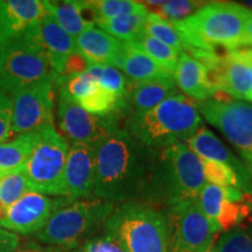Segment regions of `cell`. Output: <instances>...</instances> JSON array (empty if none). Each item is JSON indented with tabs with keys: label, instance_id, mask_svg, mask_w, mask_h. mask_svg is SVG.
<instances>
[{
	"label": "cell",
	"instance_id": "cell-1",
	"mask_svg": "<svg viewBox=\"0 0 252 252\" xmlns=\"http://www.w3.org/2000/svg\"><path fill=\"white\" fill-rule=\"evenodd\" d=\"M156 150L117 128L96 146L93 195L108 202H131L140 197L149 179Z\"/></svg>",
	"mask_w": 252,
	"mask_h": 252
},
{
	"label": "cell",
	"instance_id": "cell-2",
	"mask_svg": "<svg viewBox=\"0 0 252 252\" xmlns=\"http://www.w3.org/2000/svg\"><path fill=\"white\" fill-rule=\"evenodd\" d=\"M206 185L201 159L185 141L156 150L140 198L149 206L172 207L197 198Z\"/></svg>",
	"mask_w": 252,
	"mask_h": 252
},
{
	"label": "cell",
	"instance_id": "cell-3",
	"mask_svg": "<svg viewBox=\"0 0 252 252\" xmlns=\"http://www.w3.org/2000/svg\"><path fill=\"white\" fill-rule=\"evenodd\" d=\"M252 11L230 1L206 2L181 21L171 23L187 49L212 52L223 47L235 49L245 43V26Z\"/></svg>",
	"mask_w": 252,
	"mask_h": 252
},
{
	"label": "cell",
	"instance_id": "cell-4",
	"mask_svg": "<svg viewBox=\"0 0 252 252\" xmlns=\"http://www.w3.org/2000/svg\"><path fill=\"white\" fill-rule=\"evenodd\" d=\"M202 126L198 104L178 94L156 108L132 113L125 130L151 150H162L186 141Z\"/></svg>",
	"mask_w": 252,
	"mask_h": 252
},
{
	"label": "cell",
	"instance_id": "cell-5",
	"mask_svg": "<svg viewBox=\"0 0 252 252\" xmlns=\"http://www.w3.org/2000/svg\"><path fill=\"white\" fill-rule=\"evenodd\" d=\"M126 252H168L165 213L140 202H124L113 209L104 224Z\"/></svg>",
	"mask_w": 252,
	"mask_h": 252
},
{
	"label": "cell",
	"instance_id": "cell-6",
	"mask_svg": "<svg viewBox=\"0 0 252 252\" xmlns=\"http://www.w3.org/2000/svg\"><path fill=\"white\" fill-rule=\"evenodd\" d=\"M113 209L115 203L99 198L72 201L50 217L35 238L55 247L77 248L104 226Z\"/></svg>",
	"mask_w": 252,
	"mask_h": 252
},
{
	"label": "cell",
	"instance_id": "cell-7",
	"mask_svg": "<svg viewBox=\"0 0 252 252\" xmlns=\"http://www.w3.org/2000/svg\"><path fill=\"white\" fill-rule=\"evenodd\" d=\"M69 146L67 139L54 126L39 131L34 149L24 166L32 191L65 197L64 169Z\"/></svg>",
	"mask_w": 252,
	"mask_h": 252
},
{
	"label": "cell",
	"instance_id": "cell-8",
	"mask_svg": "<svg viewBox=\"0 0 252 252\" xmlns=\"http://www.w3.org/2000/svg\"><path fill=\"white\" fill-rule=\"evenodd\" d=\"M58 80V75L42 49L31 39L0 47V91L11 96L20 88L42 81Z\"/></svg>",
	"mask_w": 252,
	"mask_h": 252
},
{
	"label": "cell",
	"instance_id": "cell-9",
	"mask_svg": "<svg viewBox=\"0 0 252 252\" xmlns=\"http://www.w3.org/2000/svg\"><path fill=\"white\" fill-rule=\"evenodd\" d=\"M165 216L168 252H202L220 232L202 213L197 198L169 207Z\"/></svg>",
	"mask_w": 252,
	"mask_h": 252
},
{
	"label": "cell",
	"instance_id": "cell-10",
	"mask_svg": "<svg viewBox=\"0 0 252 252\" xmlns=\"http://www.w3.org/2000/svg\"><path fill=\"white\" fill-rule=\"evenodd\" d=\"M198 112L228 138L250 167L252 163V105L234 98L209 99L198 104Z\"/></svg>",
	"mask_w": 252,
	"mask_h": 252
},
{
	"label": "cell",
	"instance_id": "cell-11",
	"mask_svg": "<svg viewBox=\"0 0 252 252\" xmlns=\"http://www.w3.org/2000/svg\"><path fill=\"white\" fill-rule=\"evenodd\" d=\"M59 125L72 143L97 146L99 141L119 128L121 112L94 116L82 109L62 86H59Z\"/></svg>",
	"mask_w": 252,
	"mask_h": 252
},
{
	"label": "cell",
	"instance_id": "cell-12",
	"mask_svg": "<svg viewBox=\"0 0 252 252\" xmlns=\"http://www.w3.org/2000/svg\"><path fill=\"white\" fill-rule=\"evenodd\" d=\"M48 80L20 88L11 94L13 134L36 132L54 126V83Z\"/></svg>",
	"mask_w": 252,
	"mask_h": 252
},
{
	"label": "cell",
	"instance_id": "cell-13",
	"mask_svg": "<svg viewBox=\"0 0 252 252\" xmlns=\"http://www.w3.org/2000/svg\"><path fill=\"white\" fill-rule=\"evenodd\" d=\"M70 202L72 201L67 197L53 198L36 191H28L5 210L0 220V228L15 235H36L45 228L50 217Z\"/></svg>",
	"mask_w": 252,
	"mask_h": 252
},
{
	"label": "cell",
	"instance_id": "cell-14",
	"mask_svg": "<svg viewBox=\"0 0 252 252\" xmlns=\"http://www.w3.org/2000/svg\"><path fill=\"white\" fill-rule=\"evenodd\" d=\"M46 15L41 0H0V47L27 39Z\"/></svg>",
	"mask_w": 252,
	"mask_h": 252
},
{
	"label": "cell",
	"instance_id": "cell-15",
	"mask_svg": "<svg viewBox=\"0 0 252 252\" xmlns=\"http://www.w3.org/2000/svg\"><path fill=\"white\" fill-rule=\"evenodd\" d=\"M96 146L72 143L64 169L65 197L70 201L90 200L94 196Z\"/></svg>",
	"mask_w": 252,
	"mask_h": 252
},
{
	"label": "cell",
	"instance_id": "cell-16",
	"mask_svg": "<svg viewBox=\"0 0 252 252\" xmlns=\"http://www.w3.org/2000/svg\"><path fill=\"white\" fill-rule=\"evenodd\" d=\"M27 39L33 40L45 52L58 77L63 75L69 56L78 52L75 37L63 31L49 14L36 25Z\"/></svg>",
	"mask_w": 252,
	"mask_h": 252
},
{
	"label": "cell",
	"instance_id": "cell-17",
	"mask_svg": "<svg viewBox=\"0 0 252 252\" xmlns=\"http://www.w3.org/2000/svg\"><path fill=\"white\" fill-rule=\"evenodd\" d=\"M185 143L200 159L220 162L231 167L238 178L239 189H243L248 194L252 193L250 173L212 131L203 125L200 126Z\"/></svg>",
	"mask_w": 252,
	"mask_h": 252
},
{
	"label": "cell",
	"instance_id": "cell-18",
	"mask_svg": "<svg viewBox=\"0 0 252 252\" xmlns=\"http://www.w3.org/2000/svg\"><path fill=\"white\" fill-rule=\"evenodd\" d=\"M178 94V87L173 76L143 82L128 81L125 97L126 111H131V115L149 111Z\"/></svg>",
	"mask_w": 252,
	"mask_h": 252
},
{
	"label": "cell",
	"instance_id": "cell-19",
	"mask_svg": "<svg viewBox=\"0 0 252 252\" xmlns=\"http://www.w3.org/2000/svg\"><path fill=\"white\" fill-rule=\"evenodd\" d=\"M43 5L49 14L59 26L65 31L69 35L76 37L96 25V13L91 7L90 1H77V0H67V1H46Z\"/></svg>",
	"mask_w": 252,
	"mask_h": 252
},
{
	"label": "cell",
	"instance_id": "cell-20",
	"mask_svg": "<svg viewBox=\"0 0 252 252\" xmlns=\"http://www.w3.org/2000/svg\"><path fill=\"white\" fill-rule=\"evenodd\" d=\"M173 76L176 87L193 100L203 103L212 99L215 94L208 81L207 68L187 53H180Z\"/></svg>",
	"mask_w": 252,
	"mask_h": 252
},
{
	"label": "cell",
	"instance_id": "cell-21",
	"mask_svg": "<svg viewBox=\"0 0 252 252\" xmlns=\"http://www.w3.org/2000/svg\"><path fill=\"white\" fill-rule=\"evenodd\" d=\"M75 41L78 53L90 64H108L113 67L123 48V41L96 27L83 32Z\"/></svg>",
	"mask_w": 252,
	"mask_h": 252
},
{
	"label": "cell",
	"instance_id": "cell-22",
	"mask_svg": "<svg viewBox=\"0 0 252 252\" xmlns=\"http://www.w3.org/2000/svg\"><path fill=\"white\" fill-rule=\"evenodd\" d=\"M113 67L124 71L132 82H143L153 78L173 76L171 71L154 62L150 56H147L131 42H125V41H123L122 53L113 63Z\"/></svg>",
	"mask_w": 252,
	"mask_h": 252
},
{
	"label": "cell",
	"instance_id": "cell-23",
	"mask_svg": "<svg viewBox=\"0 0 252 252\" xmlns=\"http://www.w3.org/2000/svg\"><path fill=\"white\" fill-rule=\"evenodd\" d=\"M37 133L39 131L18 134L13 139L0 144V178L9 173L24 171V166L35 145Z\"/></svg>",
	"mask_w": 252,
	"mask_h": 252
},
{
	"label": "cell",
	"instance_id": "cell-24",
	"mask_svg": "<svg viewBox=\"0 0 252 252\" xmlns=\"http://www.w3.org/2000/svg\"><path fill=\"white\" fill-rule=\"evenodd\" d=\"M244 195L245 194L241 189L236 187H220V186L206 184L198 194L197 202L207 219L217 229H220L217 224V217L220 215V204L225 200L242 201L244 198Z\"/></svg>",
	"mask_w": 252,
	"mask_h": 252
},
{
	"label": "cell",
	"instance_id": "cell-25",
	"mask_svg": "<svg viewBox=\"0 0 252 252\" xmlns=\"http://www.w3.org/2000/svg\"><path fill=\"white\" fill-rule=\"evenodd\" d=\"M147 14H128L110 19H98L96 25L99 30L116 39L130 42L144 31Z\"/></svg>",
	"mask_w": 252,
	"mask_h": 252
},
{
	"label": "cell",
	"instance_id": "cell-26",
	"mask_svg": "<svg viewBox=\"0 0 252 252\" xmlns=\"http://www.w3.org/2000/svg\"><path fill=\"white\" fill-rule=\"evenodd\" d=\"M130 42L137 48H139L147 56H150L158 64L171 71L172 74L174 72L180 54L176 53L174 49H172L171 47L166 46L165 43L154 39L147 33H145L144 31Z\"/></svg>",
	"mask_w": 252,
	"mask_h": 252
},
{
	"label": "cell",
	"instance_id": "cell-27",
	"mask_svg": "<svg viewBox=\"0 0 252 252\" xmlns=\"http://www.w3.org/2000/svg\"><path fill=\"white\" fill-rule=\"evenodd\" d=\"M82 109L94 116H108L113 112L126 111V102L110 91H106L99 86L89 94L77 102Z\"/></svg>",
	"mask_w": 252,
	"mask_h": 252
},
{
	"label": "cell",
	"instance_id": "cell-28",
	"mask_svg": "<svg viewBox=\"0 0 252 252\" xmlns=\"http://www.w3.org/2000/svg\"><path fill=\"white\" fill-rule=\"evenodd\" d=\"M87 72H89L102 89L125 100L128 81L117 68L108 64H90Z\"/></svg>",
	"mask_w": 252,
	"mask_h": 252
},
{
	"label": "cell",
	"instance_id": "cell-29",
	"mask_svg": "<svg viewBox=\"0 0 252 252\" xmlns=\"http://www.w3.org/2000/svg\"><path fill=\"white\" fill-rule=\"evenodd\" d=\"M90 5L96 13L97 20L121 17V15L150 13L145 2L133 1V0H93L90 1Z\"/></svg>",
	"mask_w": 252,
	"mask_h": 252
},
{
	"label": "cell",
	"instance_id": "cell-30",
	"mask_svg": "<svg viewBox=\"0 0 252 252\" xmlns=\"http://www.w3.org/2000/svg\"><path fill=\"white\" fill-rule=\"evenodd\" d=\"M32 191L30 182L24 171L9 173L0 178V210H5Z\"/></svg>",
	"mask_w": 252,
	"mask_h": 252
},
{
	"label": "cell",
	"instance_id": "cell-31",
	"mask_svg": "<svg viewBox=\"0 0 252 252\" xmlns=\"http://www.w3.org/2000/svg\"><path fill=\"white\" fill-rule=\"evenodd\" d=\"M144 32L166 46L171 47L176 53H184V43L169 21L150 12L147 14Z\"/></svg>",
	"mask_w": 252,
	"mask_h": 252
},
{
	"label": "cell",
	"instance_id": "cell-32",
	"mask_svg": "<svg viewBox=\"0 0 252 252\" xmlns=\"http://www.w3.org/2000/svg\"><path fill=\"white\" fill-rule=\"evenodd\" d=\"M202 2L189 1V0H174V1H162L161 5L151 6L154 8L152 13L159 15L169 23L181 21L190 17L202 7Z\"/></svg>",
	"mask_w": 252,
	"mask_h": 252
},
{
	"label": "cell",
	"instance_id": "cell-33",
	"mask_svg": "<svg viewBox=\"0 0 252 252\" xmlns=\"http://www.w3.org/2000/svg\"><path fill=\"white\" fill-rule=\"evenodd\" d=\"M201 163H202L204 180H207L209 184L220 186V187H236L239 189L238 178L231 167L204 159H201Z\"/></svg>",
	"mask_w": 252,
	"mask_h": 252
},
{
	"label": "cell",
	"instance_id": "cell-34",
	"mask_svg": "<svg viewBox=\"0 0 252 252\" xmlns=\"http://www.w3.org/2000/svg\"><path fill=\"white\" fill-rule=\"evenodd\" d=\"M217 252H252V237L249 230L236 228L216 239Z\"/></svg>",
	"mask_w": 252,
	"mask_h": 252
},
{
	"label": "cell",
	"instance_id": "cell-35",
	"mask_svg": "<svg viewBox=\"0 0 252 252\" xmlns=\"http://www.w3.org/2000/svg\"><path fill=\"white\" fill-rule=\"evenodd\" d=\"M13 110L11 96L0 91V144L13 135Z\"/></svg>",
	"mask_w": 252,
	"mask_h": 252
},
{
	"label": "cell",
	"instance_id": "cell-36",
	"mask_svg": "<svg viewBox=\"0 0 252 252\" xmlns=\"http://www.w3.org/2000/svg\"><path fill=\"white\" fill-rule=\"evenodd\" d=\"M78 252H126L116 238L108 234L88 239L80 247Z\"/></svg>",
	"mask_w": 252,
	"mask_h": 252
},
{
	"label": "cell",
	"instance_id": "cell-37",
	"mask_svg": "<svg viewBox=\"0 0 252 252\" xmlns=\"http://www.w3.org/2000/svg\"><path fill=\"white\" fill-rule=\"evenodd\" d=\"M90 63L87 61L86 59L82 56L80 53L76 52L74 54L69 56L64 65V71H63V75L60 77L64 76H71V75L76 74H82V72H86L89 68Z\"/></svg>",
	"mask_w": 252,
	"mask_h": 252
},
{
	"label": "cell",
	"instance_id": "cell-38",
	"mask_svg": "<svg viewBox=\"0 0 252 252\" xmlns=\"http://www.w3.org/2000/svg\"><path fill=\"white\" fill-rule=\"evenodd\" d=\"M20 245L18 235L0 228V252H14Z\"/></svg>",
	"mask_w": 252,
	"mask_h": 252
},
{
	"label": "cell",
	"instance_id": "cell-39",
	"mask_svg": "<svg viewBox=\"0 0 252 252\" xmlns=\"http://www.w3.org/2000/svg\"><path fill=\"white\" fill-rule=\"evenodd\" d=\"M231 53H234L235 55H237L238 58H241L248 64L249 70H250V76H251V102H252V46L242 45L237 47V48L232 49Z\"/></svg>",
	"mask_w": 252,
	"mask_h": 252
},
{
	"label": "cell",
	"instance_id": "cell-40",
	"mask_svg": "<svg viewBox=\"0 0 252 252\" xmlns=\"http://www.w3.org/2000/svg\"><path fill=\"white\" fill-rule=\"evenodd\" d=\"M245 43L252 46V13L249 17L245 26Z\"/></svg>",
	"mask_w": 252,
	"mask_h": 252
},
{
	"label": "cell",
	"instance_id": "cell-41",
	"mask_svg": "<svg viewBox=\"0 0 252 252\" xmlns=\"http://www.w3.org/2000/svg\"><path fill=\"white\" fill-rule=\"evenodd\" d=\"M14 252H41L40 249L37 247H25V248H19L18 250H15Z\"/></svg>",
	"mask_w": 252,
	"mask_h": 252
},
{
	"label": "cell",
	"instance_id": "cell-42",
	"mask_svg": "<svg viewBox=\"0 0 252 252\" xmlns=\"http://www.w3.org/2000/svg\"><path fill=\"white\" fill-rule=\"evenodd\" d=\"M202 252H217V248H216V241L214 242L212 245H209L206 250H203Z\"/></svg>",
	"mask_w": 252,
	"mask_h": 252
},
{
	"label": "cell",
	"instance_id": "cell-43",
	"mask_svg": "<svg viewBox=\"0 0 252 252\" xmlns=\"http://www.w3.org/2000/svg\"><path fill=\"white\" fill-rule=\"evenodd\" d=\"M249 232H250V235H251V237H252V226H251V229L249 230Z\"/></svg>",
	"mask_w": 252,
	"mask_h": 252
},
{
	"label": "cell",
	"instance_id": "cell-44",
	"mask_svg": "<svg viewBox=\"0 0 252 252\" xmlns=\"http://www.w3.org/2000/svg\"><path fill=\"white\" fill-rule=\"evenodd\" d=\"M249 168H250V171L252 172V163H251V166H250V167H249Z\"/></svg>",
	"mask_w": 252,
	"mask_h": 252
},
{
	"label": "cell",
	"instance_id": "cell-45",
	"mask_svg": "<svg viewBox=\"0 0 252 252\" xmlns=\"http://www.w3.org/2000/svg\"><path fill=\"white\" fill-rule=\"evenodd\" d=\"M248 4H250V5L252 6V2H248Z\"/></svg>",
	"mask_w": 252,
	"mask_h": 252
}]
</instances>
